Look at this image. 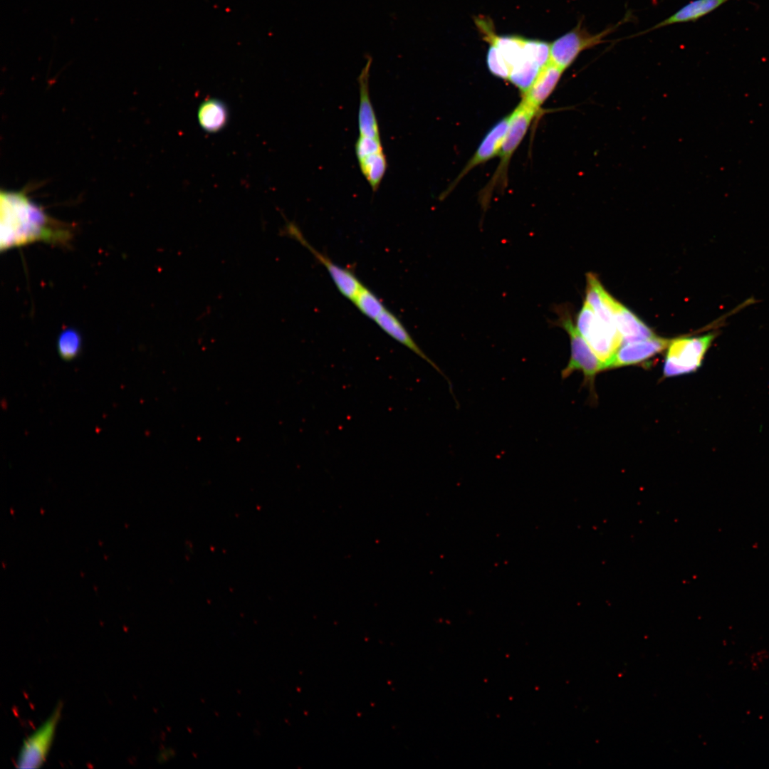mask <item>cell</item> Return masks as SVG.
I'll return each instance as SVG.
<instances>
[{"instance_id": "cell-1", "label": "cell", "mask_w": 769, "mask_h": 769, "mask_svg": "<svg viewBox=\"0 0 769 769\" xmlns=\"http://www.w3.org/2000/svg\"><path fill=\"white\" fill-rule=\"evenodd\" d=\"M0 250L4 251L37 241L67 244L72 228L48 216L23 191L0 194Z\"/></svg>"}, {"instance_id": "cell-2", "label": "cell", "mask_w": 769, "mask_h": 769, "mask_svg": "<svg viewBox=\"0 0 769 769\" xmlns=\"http://www.w3.org/2000/svg\"><path fill=\"white\" fill-rule=\"evenodd\" d=\"M716 336V333H709L672 339L667 347L664 377L681 376L696 371Z\"/></svg>"}, {"instance_id": "cell-3", "label": "cell", "mask_w": 769, "mask_h": 769, "mask_svg": "<svg viewBox=\"0 0 769 769\" xmlns=\"http://www.w3.org/2000/svg\"><path fill=\"white\" fill-rule=\"evenodd\" d=\"M576 327L602 364L603 369L607 370L623 343L617 329L598 318L586 301L577 316Z\"/></svg>"}, {"instance_id": "cell-4", "label": "cell", "mask_w": 769, "mask_h": 769, "mask_svg": "<svg viewBox=\"0 0 769 769\" xmlns=\"http://www.w3.org/2000/svg\"><path fill=\"white\" fill-rule=\"evenodd\" d=\"M556 313L558 318L555 324L565 330L570 340V357L566 367L562 370V378H567L574 372L580 371L585 381L592 383L596 375L604 370L602 364L574 325L569 312L563 308H558Z\"/></svg>"}, {"instance_id": "cell-5", "label": "cell", "mask_w": 769, "mask_h": 769, "mask_svg": "<svg viewBox=\"0 0 769 769\" xmlns=\"http://www.w3.org/2000/svg\"><path fill=\"white\" fill-rule=\"evenodd\" d=\"M537 112L520 101L510 114L509 128L498 154L500 162L491 182L486 187L487 191L483 194V204L485 202L486 196L489 197V193L491 192L494 186L506 182L507 169L511 158L525 135Z\"/></svg>"}, {"instance_id": "cell-6", "label": "cell", "mask_w": 769, "mask_h": 769, "mask_svg": "<svg viewBox=\"0 0 769 769\" xmlns=\"http://www.w3.org/2000/svg\"><path fill=\"white\" fill-rule=\"evenodd\" d=\"M615 27L605 28L597 33H590L582 26L581 22L578 23L576 27L550 44V61L565 70L582 51L604 43L605 37Z\"/></svg>"}, {"instance_id": "cell-7", "label": "cell", "mask_w": 769, "mask_h": 769, "mask_svg": "<svg viewBox=\"0 0 769 769\" xmlns=\"http://www.w3.org/2000/svg\"><path fill=\"white\" fill-rule=\"evenodd\" d=\"M59 703L48 718L23 743L16 762L18 768H37L44 763L61 713Z\"/></svg>"}, {"instance_id": "cell-8", "label": "cell", "mask_w": 769, "mask_h": 769, "mask_svg": "<svg viewBox=\"0 0 769 769\" xmlns=\"http://www.w3.org/2000/svg\"><path fill=\"white\" fill-rule=\"evenodd\" d=\"M284 229L287 234L297 239L325 267L338 291L343 296L353 302L364 286L356 276L350 270L334 263L329 258L318 251L305 240L299 229L293 223H288Z\"/></svg>"}, {"instance_id": "cell-9", "label": "cell", "mask_w": 769, "mask_h": 769, "mask_svg": "<svg viewBox=\"0 0 769 769\" xmlns=\"http://www.w3.org/2000/svg\"><path fill=\"white\" fill-rule=\"evenodd\" d=\"M510 117V115L505 116L488 130L473 157L442 194L443 197H445L472 169L498 155L509 128Z\"/></svg>"}, {"instance_id": "cell-10", "label": "cell", "mask_w": 769, "mask_h": 769, "mask_svg": "<svg viewBox=\"0 0 769 769\" xmlns=\"http://www.w3.org/2000/svg\"><path fill=\"white\" fill-rule=\"evenodd\" d=\"M602 296L612 312L623 343L637 342L656 336L644 323L613 298L605 288L602 289Z\"/></svg>"}, {"instance_id": "cell-11", "label": "cell", "mask_w": 769, "mask_h": 769, "mask_svg": "<svg viewBox=\"0 0 769 769\" xmlns=\"http://www.w3.org/2000/svg\"><path fill=\"white\" fill-rule=\"evenodd\" d=\"M671 340L654 336L625 343L615 353L608 369L641 364L666 349Z\"/></svg>"}, {"instance_id": "cell-12", "label": "cell", "mask_w": 769, "mask_h": 769, "mask_svg": "<svg viewBox=\"0 0 769 769\" xmlns=\"http://www.w3.org/2000/svg\"><path fill=\"white\" fill-rule=\"evenodd\" d=\"M564 70L550 61L539 71L536 78L523 94L522 102L538 111L558 83Z\"/></svg>"}, {"instance_id": "cell-13", "label": "cell", "mask_w": 769, "mask_h": 769, "mask_svg": "<svg viewBox=\"0 0 769 769\" xmlns=\"http://www.w3.org/2000/svg\"><path fill=\"white\" fill-rule=\"evenodd\" d=\"M371 63V58H369L358 78L360 90L359 135L381 140L377 120L369 93V76Z\"/></svg>"}, {"instance_id": "cell-14", "label": "cell", "mask_w": 769, "mask_h": 769, "mask_svg": "<svg viewBox=\"0 0 769 769\" xmlns=\"http://www.w3.org/2000/svg\"><path fill=\"white\" fill-rule=\"evenodd\" d=\"M374 321L388 335L411 350L443 375L440 368L422 350L402 322L391 311L385 308Z\"/></svg>"}, {"instance_id": "cell-15", "label": "cell", "mask_w": 769, "mask_h": 769, "mask_svg": "<svg viewBox=\"0 0 769 769\" xmlns=\"http://www.w3.org/2000/svg\"><path fill=\"white\" fill-rule=\"evenodd\" d=\"M729 0H693L683 6L674 14L645 31L689 21H695L720 7Z\"/></svg>"}, {"instance_id": "cell-16", "label": "cell", "mask_w": 769, "mask_h": 769, "mask_svg": "<svg viewBox=\"0 0 769 769\" xmlns=\"http://www.w3.org/2000/svg\"><path fill=\"white\" fill-rule=\"evenodd\" d=\"M198 120L201 127L206 132H216L227 124L229 112L226 105L218 99H209L203 102L198 110Z\"/></svg>"}, {"instance_id": "cell-17", "label": "cell", "mask_w": 769, "mask_h": 769, "mask_svg": "<svg viewBox=\"0 0 769 769\" xmlns=\"http://www.w3.org/2000/svg\"><path fill=\"white\" fill-rule=\"evenodd\" d=\"M360 169L373 192H376L387 169L384 152L369 155L358 161Z\"/></svg>"}, {"instance_id": "cell-18", "label": "cell", "mask_w": 769, "mask_h": 769, "mask_svg": "<svg viewBox=\"0 0 769 769\" xmlns=\"http://www.w3.org/2000/svg\"><path fill=\"white\" fill-rule=\"evenodd\" d=\"M541 68L525 56L512 68L508 80L523 94L530 87Z\"/></svg>"}, {"instance_id": "cell-19", "label": "cell", "mask_w": 769, "mask_h": 769, "mask_svg": "<svg viewBox=\"0 0 769 769\" xmlns=\"http://www.w3.org/2000/svg\"><path fill=\"white\" fill-rule=\"evenodd\" d=\"M82 338L80 333L73 328L63 329L57 339V350L63 360L75 358L80 352Z\"/></svg>"}, {"instance_id": "cell-20", "label": "cell", "mask_w": 769, "mask_h": 769, "mask_svg": "<svg viewBox=\"0 0 769 769\" xmlns=\"http://www.w3.org/2000/svg\"><path fill=\"white\" fill-rule=\"evenodd\" d=\"M352 303L362 313L372 320L386 308L380 298L365 286Z\"/></svg>"}, {"instance_id": "cell-21", "label": "cell", "mask_w": 769, "mask_h": 769, "mask_svg": "<svg viewBox=\"0 0 769 769\" xmlns=\"http://www.w3.org/2000/svg\"><path fill=\"white\" fill-rule=\"evenodd\" d=\"M526 57L543 68L550 61V44L539 40H527L524 43Z\"/></svg>"}, {"instance_id": "cell-22", "label": "cell", "mask_w": 769, "mask_h": 769, "mask_svg": "<svg viewBox=\"0 0 769 769\" xmlns=\"http://www.w3.org/2000/svg\"><path fill=\"white\" fill-rule=\"evenodd\" d=\"M488 68L494 75L508 80L510 68L498 48L491 45L486 57Z\"/></svg>"}, {"instance_id": "cell-23", "label": "cell", "mask_w": 769, "mask_h": 769, "mask_svg": "<svg viewBox=\"0 0 769 769\" xmlns=\"http://www.w3.org/2000/svg\"><path fill=\"white\" fill-rule=\"evenodd\" d=\"M355 151L359 161L369 155L383 152V147L381 140L359 135L355 145Z\"/></svg>"}]
</instances>
